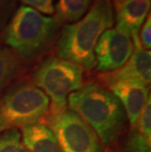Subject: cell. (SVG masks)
Masks as SVG:
<instances>
[{
    "instance_id": "19",
    "label": "cell",
    "mask_w": 151,
    "mask_h": 152,
    "mask_svg": "<svg viewBox=\"0 0 151 152\" xmlns=\"http://www.w3.org/2000/svg\"><path fill=\"white\" fill-rule=\"evenodd\" d=\"M107 1H110V0H107Z\"/></svg>"
},
{
    "instance_id": "10",
    "label": "cell",
    "mask_w": 151,
    "mask_h": 152,
    "mask_svg": "<svg viewBox=\"0 0 151 152\" xmlns=\"http://www.w3.org/2000/svg\"><path fill=\"white\" fill-rule=\"evenodd\" d=\"M150 0H114V22L116 28L127 31L133 41L139 40V33L149 14Z\"/></svg>"
},
{
    "instance_id": "18",
    "label": "cell",
    "mask_w": 151,
    "mask_h": 152,
    "mask_svg": "<svg viewBox=\"0 0 151 152\" xmlns=\"http://www.w3.org/2000/svg\"><path fill=\"white\" fill-rule=\"evenodd\" d=\"M23 2L25 6H28L37 10L43 14L52 15L54 14V7L52 0H20Z\"/></svg>"
},
{
    "instance_id": "6",
    "label": "cell",
    "mask_w": 151,
    "mask_h": 152,
    "mask_svg": "<svg viewBox=\"0 0 151 152\" xmlns=\"http://www.w3.org/2000/svg\"><path fill=\"white\" fill-rule=\"evenodd\" d=\"M47 123L63 152H105L94 131L71 109L48 113Z\"/></svg>"
},
{
    "instance_id": "16",
    "label": "cell",
    "mask_w": 151,
    "mask_h": 152,
    "mask_svg": "<svg viewBox=\"0 0 151 152\" xmlns=\"http://www.w3.org/2000/svg\"><path fill=\"white\" fill-rule=\"evenodd\" d=\"M17 7V0H0V41L3 31Z\"/></svg>"
},
{
    "instance_id": "14",
    "label": "cell",
    "mask_w": 151,
    "mask_h": 152,
    "mask_svg": "<svg viewBox=\"0 0 151 152\" xmlns=\"http://www.w3.org/2000/svg\"><path fill=\"white\" fill-rule=\"evenodd\" d=\"M151 138L143 134L137 127L131 128L122 142L121 152H150Z\"/></svg>"
},
{
    "instance_id": "1",
    "label": "cell",
    "mask_w": 151,
    "mask_h": 152,
    "mask_svg": "<svg viewBox=\"0 0 151 152\" xmlns=\"http://www.w3.org/2000/svg\"><path fill=\"white\" fill-rule=\"evenodd\" d=\"M114 25L113 6L107 0H94L81 20L65 25L56 41L58 58L71 61L83 70L96 66L94 47L99 37Z\"/></svg>"
},
{
    "instance_id": "11",
    "label": "cell",
    "mask_w": 151,
    "mask_h": 152,
    "mask_svg": "<svg viewBox=\"0 0 151 152\" xmlns=\"http://www.w3.org/2000/svg\"><path fill=\"white\" fill-rule=\"evenodd\" d=\"M21 134L25 146L30 152H63L55 134L42 123L22 128Z\"/></svg>"
},
{
    "instance_id": "17",
    "label": "cell",
    "mask_w": 151,
    "mask_h": 152,
    "mask_svg": "<svg viewBox=\"0 0 151 152\" xmlns=\"http://www.w3.org/2000/svg\"><path fill=\"white\" fill-rule=\"evenodd\" d=\"M139 42L140 46L145 50H149L151 46V19L150 14L146 17L145 21L141 26V30L139 33Z\"/></svg>"
},
{
    "instance_id": "13",
    "label": "cell",
    "mask_w": 151,
    "mask_h": 152,
    "mask_svg": "<svg viewBox=\"0 0 151 152\" xmlns=\"http://www.w3.org/2000/svg\"><path fill=\"white\" fill-rule=\"evenodd\" d=\"M92 0H58L54 7V19L62 25L73 24L86 14Z\"/></svg>"
},
{
    "instance_id": "3",
    "label": "cell",
    "mask_w": 151,
    "mask_h": 152,
    "mask_svg": "<svg viewBox=\"0 0 151 152\" xmlns=\"http://www.w3.org/2000/svg\"><path fill=\"white\" fill-rule=\"evenodd\" d=\"M61 25L28 6L16 9L3 31L1 41L31 63L44 56L56 43Z\"/></svg>"
},
{
    "instance_id": "7",
    "label": "cell",
    "mask_w": 151,
    "mask_h": 152,
    "mask_svg": "<svg viewBox=\"0 0 151 152\" xmlns=\"http://www.w3.org/2000/svg\"><path fill=\"white\" fill-rule=\"evenodd\" d=\"M133 38L118 28L106 30L94 47L96 69L100 73L111 72L124 65L133 52Z\"/></svg>"
},
{
    "instance_id": "12",
    "label": "cell",
    "mask_w": 151,
    "mask_h": 152,
    "mask_svg": "<svg viewBox=\"0 0 151 152\" xmlns=\"http://www.w3.org/2000/svg\"><path fill=\"white\" fill-rule=\"evenodd\" d=\"M33 63L5 45L0 46V93L27 73Z\"/></svg>"
},
{
    "instance_id": "4",
    "label": "cell",
    "mask_w": 151,
    "mask_h": 152,
    "mask_svg": "<svg viewBox=\"0 0 151 152\" xmlns=\"http://www.w3.org/2000/svg\"><path fill=\"white\" fill-rule=\"evenodd\" d=\"M49 106V98L31 80H17L0 93V132L40 123Z\"/></svg>"
},
{
    "instance_id": "8",
    "label": "cell",
    "mask_w": 151,
    "mask_h": 152,
    "mask_svg": "<svg viewBox=\"0 0 151 152\" xmlns=\"http://www.w3.org/2000/svg\"><path fill=\"white\" fill-rule=\"evenodd\" d=\"M134 49L131 56L123 66L107 73H100L98 80L102 85L115 82H127L149 86L151 77V52L140 46L139 43L133 44Z\"/></svg>"
},
{
    "instance_id": "15",
    "label": "cell",
    "mask_w": 151,
    "mask_h": 152,
    "mask_svg": "<svg viewBox=\"0 0 151 152\" xmlns=\"http://www.w3.org/2000/svg\"><path fill=\"white\" fill-rule=\"evenodd\" d=\"M0 152H30L25 146L19 130L0 132Z\"/></svg>"
},
{
    "instance_id": "2",
    "label": "cell",
    "mask_w": 151,
    "mask_h": 152,
    "mask_svg": "<svg viewBox=\"0 0 151 152\" xmlns=\"http://www.w3.org/2000/svg\"><path fill=\"white\" fill-rule=\"evenodd\" d=\"M67 104L94 131L103 146H111L120 140L127 115L119 99L105 87L98 83L83 86L71 93Z\"/></svg>"
},
{
    "instance_id": "9",
    "label": "cell",
    "mask_w": 151,
    "mask_h": 152,
    "mask_svg": "<svg viewBox=\"0 0 151 152\" xmlns=\"http://www.w3.org/2000/svg\"><path fill=\"white\" fill-rule=\"evenodd\" d=\"M105 86L119 99L126 112L131 128H134L149 98V88L139 83L127 82H115Z\"/></svg>"
},
{
    "instance_id": "5",
    "label": "cell",
    "mask_w": 151,
    "mask_h": 152,
    "mask_svg": "<svg viewBox=\"0 0 151 152\" xmlns=\"http://www.w3.org/2000/svg\"><path fill=\"white\" fill-rule=\"evenodd\" d=\"M83 73L77 64L51 56L38 64L31 80L51 99L49 113H55L68 108L69 95L83 86Z\"/></svg>"
}]
</instances>
